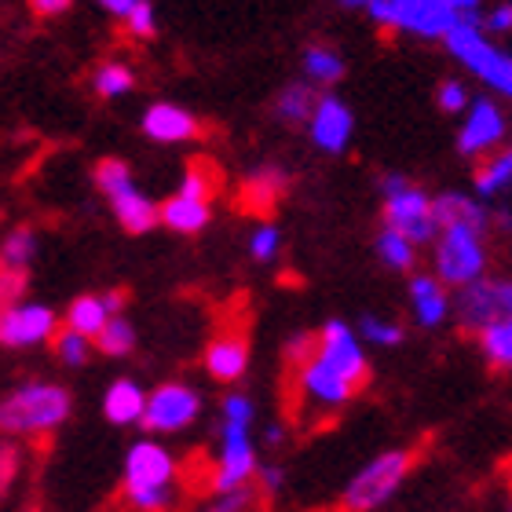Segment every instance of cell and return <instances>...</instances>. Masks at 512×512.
Masks as SVG:
<instances>
[{
    "label": "cell",
    "instance_id": "22",
    "mask_svg": "<svg viewBox=\"0 0 512 512\" xmlns=\"http://www.w3.org/2000/svg\"><path fill=\"white\" fill-rule=\"evenodd\" d=\"M436 224H439V231H443V227H454V224L487 231V224H491V213H487L480 202L465 198V194H439V198H436Z\"/></svg>",
    "mask_w": 512,
    "mask_h": 512
},
{
    "label": "cell",
    "instance_id": "35",
    "mask_svg": "<svg viewBox=\"0 0 512 512\" xmlns=\"http://www.w3.org/2000/svg\"><path fill=\"white\" fill-rule=\"evenodd\" d=\"M363 341L381 344V348H392V344H403V326L399 322H384L377 315L363 319Z\"/></svg>",
    "mask_w": 512,
    "mask_h": 512
},
{
    "label": "cell",
    "instance_id": "32",
    "mask_svg": "<svg viewBox=\"0 0 512 512\" xmlns=\"http://www.w3.org/2000/svg\"><path fill=\"white\" fill-rule=\"evenodd\" d=\"M33 253H37V235H33L30 227H15V231L4 238V249H0L4 267H15V271H26Z\"/></svg>",
    "mask_w": 512,
    "mask_h": 512
},
{
    "label": "cell",
    "instance_id": "19",
    "mask_svg": "<svg viewBox=\"0 0 512 512\" xmlns=\"http://www.w3.org/2000/svg\"><path fill=\"white\" fill-rule=\"evenodd\" d=\"M147 399L150 395L139 388L136 381H114L103 395V414H107L110 425H143V414H147Z\"/></svg>",
    "mask_w": 512,
    "mask_h": 512
},
{
    "label": "cell",
    "instance_id": "1",
    "mask_svg": "<svg viewBox=\"0 0 512 512\" xmlns=\"http://www.w3.org/2000/svg\"><path fill=\"white\" fill-rule=\"evenodd\" d=\"M70 417V392L52 381H26L0 403V428L8 436H48Z\"/></svg>",
    "mask_w": 512,
    "mask_h": 512
},
{
    "label": "cell",
    "instance_id": "10",
    "mask_svg": "<svg viewBox=\"0 0 512 512\" xmlns=\"http://www.w3.org/2000/svg\"><path fill=\"white\" fill-rule=\"evenodd\" d=\"M297 366V384H300V395L308 399L311 406H319V410H326V414H333V410H341L348 399H352L359 388H355L348 377H341L337 370H333L326 359L319 355V348L308 355V359H300Z\"/></svg>",
    "mask_w": 512,
    "mask_h": 512
},
{
    "label": "cell",
    "instance_id": "17",
    "mask_svg": "<svg viewBox=\"0 0 512 512\" xmlns=\"http://www.w3.org/2000/svg\"><path fill=\"white\" fill-rule=\"evenodd\" d=\"M143 132L154 143H183V139L198 136V121L191 110L176 107V103H154L143 114Z\"/></svg>",
    "mask_w": 512,
    "mask_h": 512
},
{
    "label": "cell",
    "instance_id": "2",
    "mask_svg": "<svg viewBox=\"0 0 512 512\" xmlns=\"http://www.w3.org/2000/svg\"><path fill=\"white\" fill-rule=\"evenodd\" d=\"M176 461L161 443L139 439L125 454V502L139 512H165L172 502Z\"/></svg>",
    "mask_w": 512,
    "mask_h": 512
},
{
    "label": "cell",
    "instance_id": "29",
    "mask_svg": "<svg viewBox=\"0 0 512 512\" xmlns=\"http://www.w3.org/2000/svg\"><path fill=\"white\" fill-rule=\"evenodd\" d=\"M132 85H136V74H132L125 63H103L96 70V77H92V88H96V96H103V99L125 96V92H132Z\"/></svg>",
    "mask_w": 512,
    "mask_h": 512
},
{
    "label": "cell",
    "instance_id": "15",
    "mask_svg": "<svg viewBox=\"0 0 512 512\" xmlns=\"http://www.w3.org/2000/svg\"><path fill=\"white\" fill-rule=\"evenodd\" d=\"M352 128L355 121L348 103H341L333 92L330 96H319V107L311 114V139H315V147L322 154H344L348 143H352Z\"/></svg>",
    "mask_w": 512,
    "mask_h": 512
},
{
    "label": "cell",
    "instance_id": "50",
    "mask_svg": "<svg viewBox=\"0 0 512 512\" xmlns=\"http://www.w3.org/2000/svg\"><path fill=\"white\" fill-rule=\"evenodd\" d=\"M505 512H512V505H509V509H505Z\"/></svg>",
    "mask_w": 512,
    "mask_h": 512
},
{
    "label": "cell",
    "instance_id": "25",
    "mask_svg": "<svg viewBox=\"0 0 512 512\" xmlns=\"http://www.w3.org/2000/svg\"><path fill=\"white\" fill-rule=\"evenodd\" d=\"M315 107H319V96H315L311 85H304V81L286 85L275 96V118H282L286 125H304V121H311Z\"/></svg>",
    "mask_w": 512,
    "mask_h": 512
},
{
    "label": "cell",
    "instance_id": "8",
    "mask_svg": "<svg viewBox=\"0 0 512 512\" xmlns=\"http://www.w3.org/2000/svg\"><path fill=\"white\" fill-rule=\"evenodd\" d=\"M249 425L253 421H231L224 417V428H220V461H216V476H213V491L227 494L238 491V487H249L256 469V450L253 439H249Z\"/></svg>",
    "mask_w": 512,
    "mask_h": 512
},
{
    "label": "cell",
    "instance_id": "37",
    "mask_svg": "<svg viewBox=\"0 0 512 512\" xmlns=\"http://www.w3.org/2000/svg\"><path fill=\"white\" fill-rule=\"evenodd\" d=\"M125 30L132 33V37H154L158 22H154V8H150V0H139L136 8L128 11Z\"/></svg>",
    "mask_w": 512,
    "mask_h": 512
},
{
    "label": "cell",
    "instance_id": "3",
    "mask_svg": "<svg viewBox=\"0 0 512 512\" xmlns=\"http://www.w3.org/2000/svg\"><path fill=\"white\" fill-rule=\"evenodd\" d=\"M384 227H392L399 235H406L414 246L436 238V198H428L417 183H410L406 176H384Z\"/></svg>",
    "mask_w": 512,
    "mask_h": 512
},
{
    "label": "cell",
    "instance_id": "30",
    "mask_svg": "<svg viewBox=\"0 0 512 512\" xmlns=\"http://www.w3.org/2000/svg\"><path fill=\"white\" fill-rule=\"evenodd\" d=\"M96 348L103 355H110V359H118V355H128L132 348H136V330L128 326V319H121V315H114V319L103 326V333L96 337Z\"/></svg>",
    "mask_w": 512,
    "mask_h": 512
},
{
    "label": "cell",
    "instance_id": "21",
    "mask_svg": "<svg viewBox=\"0 0 512 512\" xmlns=\"http://www.w3.org/2000/svg\"><path fill=\"white\" fill-rule=\"evenodd\" d=\"M410 300H414V315L421 326H439V322L447 319L450 311V300H447V289L439 282L436 275H417L410 282Z\"/></svg>",
    "mask_w": 512,
    "mask_h": 512
},
{
    "label": "cell",
    "instance_id": "33",
    "mask_svg": "<svg viewBox=\"0 0 512 512\" xmlns=\"http://www.w3.org/2000/svg\"><path fill=\"white\" fill-rule=\"evenodd\" d=\"M256 502H260V491L249 483V487H238V491L216 494L213 505L205 512H256Z\"/></svg>",
    "mask_w": 512,
    "mask_h": 512
},
{
    "label": "cell",
    "instance_id": "43",
    "mask_svg": "<svg viewBox=\"0 0 512 512\" xmlns=\"http://www.w3.org/2000/svg\"><path fill=\"white\" fill-rule=\"evenodd\" d=\"M256 476H260V491L264 494H275L278 487H282V469H275V465H271V469H260Z\"/></svg>",
    "mask_w": 512,
    "mask_h": 512
},
{
    "label": "cell",
    "instance_id": "5",
    "mask_svg": "<svg viewBox=\"0 0 512 512\" xmlns=\"http://www.w3.org/2000/svg\"><path fill=\"white\" fill-rule=\"evenodd\" d=\"M414 469V450H388L377 454L366 469L352 476V483L344 487V509L348 512H374L392 498L403 480Z\"/></svg>",
    "mask_w": 512,
    "mask_h": 512
},
{
    "label": "cell",
    "instance_id": "18",
    "mask_svg": "<svg viewBox=\"0 0 512 512\" xmlns=\"http://www.w3.org/2000/svg\"><path fill=\"white\" fill-rule=\"evenodd\" d=\"M249 366V344L246 337H238V333H224V337H213L209 348H205V370L209 377L216 381H238V377L246 374Z\"/></svg>",
    "mask_w": 512,
    "mask_h": 512
},
{
    "label": "cell",
    "instance_id": "45",
    "mask_svg": "<svg viewBox=\"0 0 512 512\" xmlns=\"http://www.w3.org/2000/svg\"><path fill=\"white\" fill-rule=\"evenodd\" d=\"M103 304L110 308V315H121L125 304H128V293L125 289H110V293H103Z\"/></svg>",
    "mask_w": 512,
    "mask_h": 512
},
{
    "label": "cell",
    "instance_id": "4",
    "mask_svg": "<svg viewBox=\"0 0 512 512\" xmlns=\"http://www.w3.org/2000/svg\"><path fill=\"white\" fill-rule=\"evenodd\" d=\"M447 48L469 74H476L480 81L512 99V59L505 52H498L480 30V19H461L454 30L447 33Z\"/></svg>",
    "mask_w": 512,
    "mask_h": 512
},
{
    "label": "cell",
    "instance_id": "46",
    "mask_svg": "<svg viewBox=\"0 0 512 512\" xmlns=\"http://www.w3.org/2000/svg\"><path fill=\"white\" fill-rule=\"evenodd\" d=\"M139 0H99V8H107L110 15H118V19H128V11L136 8Z\"/></svg>",
    "mask_w": 512,
    "mask_h": 512
},
{
    "label": "cell",
    "instance_id": "41",
    "mask_svg": "<svg viewBox=\"0 0 512 512\" xmlns=\"http://www.w3.org/2000/svg\"><path fill=\"white\" fill-rule=\"evenodd\" d=\"M483 26H487L491 33H512V0H505V4H498V8L487 11Z\"/></svg>",
    "mask_w": 512,
    "mask_h": 512
},
{
    "label": "cell",
    "instance_id": "31",
    "mask_svg": "<svg viewBox=\"0 0 512 512\" xmlns=\"http://www.w3.org/2000/svg\"><path fill=\"white\" fill-rule=\"evenodd\" d=\"M216 187H220V172H216V165H209V161H194L191 169H187V176H183L180 183V194H187V198H202V202H209L216 194Z\"/></svg>",
    "mask_w": 512,
    "mask_h": 512
},
{
    "label": "cell",
    "instance_id": "44",
    "mask_svg": "<svg viewBox=\"0 0 512 512\" xmlns=\"http://www.w3.org/2000/svg\"><path fill=\"white\" fill-rule=\"evenodd\" d=\"M0 461H4V487H8V483L15 480V472H19V450H15V447H4Z\"/></svg>",
    "mask_w": 512,
    "mask_h": 512
},
{
    "label": "cell",
    "instance_id": "26",
    "mask_svg": "<svg viewBox=\"0 0 512 512\" xmlns=\"http://www.w3.org/2000/svg\"><path fill=\"white\" fill-rule=\"evenodd\" d=\"M505 187H512V143L502 150H494L491 158H483L480 172H476V191H480V198H494Z\"/></svg>",
    "mask_w": 512,
    "mask_h": 512
},
{
    "label": "cell",
    "instance_id": "13",
    "mask_svg": "<svg viewBox=\"0 0 512 512\" xmlns=\"http://www.w3.org/2000/svg\"><path fill=\"white\" fill-rule=\"evenodd\" d=\"M319 355L326 363L337 370L341 377L355 384V388H363L366 377H370V363H366L363 348L355 341V333L344 326V322H326L319 330Z\"/></svg>",
    "mask_w": 512,
    "mask_h": 512
},
{
    "label": "cell",
    "instance_id": "40",
    "mask_svg": "<svg viewBox=\"0 0 512 512\" xmlns=\"http://www.w3.org/2000/svg\"><path fill=\"white\" fill-rule=\"evenodd\" d=\"M366 15H370V19H374L377 26H384V30H399V15H395V4H392V0H370Z\"/></svg>",
    "mask_w": 512,
    "mask_h": 512
},
{
    "label": "cell",
    "instance_id": "7",
    "mask_svg": "<svg viewBox=\"0 0 512 512\" xmlns=\"http://www.w3.org/2000/svg\"><path fill=\"white\" fill-rule=\"evenodd\" d=\"M483 264H487V253H483V231L465 224L443 227L436 242V278L443 286H472L483 278Z\"/></svg>",
    "mask_w": 512,
    "mask_h": 512
},
{
    "label": "cell",
    "instance_id": "38",
    "mask_svg": "<svg viewBox=\"0 0 512 512\" xmlns=\"http://www.w3.org/2000/svg\"><path fill=\"white\" fill-rule=\"evenodd\" d=\"M278 246H282V238H278V227H256L253 238H249V253H253V260H271V256L278 253Z\"/></svg>",
    "mask_w": 512,
    "mask_h": 512
},
{
    "label": "cell",
    "instance_id": "48",
    "mask_svg": "<svg viewBox=\"0 0 512 512\" xmlns=\"http://www.w3.org/2000/svg\"><path fill=\"white\" fill-rule=\"evenodd\" d=\"M267 443H282V428H267Z\"/></svg>",
    "mask_w": 512,
    "mask_h": 512
},
{
    "label": "cell",
    "instance_id": "14",
    "mask_svg": "<svg viewBox=\"0 0 512 512\" xmlns=\"http://www.w3.org/2000/svg\"><path fill=\"white\" fill-rule=\"evenodd\" d=\"M505 139V118L502 110L494 107L491 99H476L469 107V118L458 132V150L465 158H483L491 154L498 143Z\"/></svg>",
    "mask_w": 512,
    "mask_h": 512
},
{
    "label": "cell",
    "instance_id": "23",
    "mask_svg": "<svg viewBox=\"0 0 512 512\" xmlns=\"http://www.w3.org/2000/svg\"><path fill=\"white\" fill-rule=\"evenodd\" d=\"M110 319H114V315H110V308L103 304V297H88V293L70 300V308H66V330L85 333L88 341H96Z\"/></svg>",
    "mask_w": 512,
    "mask_h": 512
},
{
    "label": "cell",
    "instance_id": "16",
    "mask_svg": "<svg viewBox=\"0 0 512 512\" xmlns=\"http://www.w3.org/2000/svg\"><path fill=\"white\" fill-rule=\"evenodd\" d=\"M502 319V282H472L458 293V326L480 337L487 326Z\"/></svg>",
    "mask_w": 512,
    "mask_h": 512
},
{
    "label": "cell",
    "instance_id": "12",
    "mask_svg": "<svg viewBox=\"0 0 512 512\" xmlns=\"http://www.w3.org/2000/svg\"><path fill=\"white\" fill-rule=\"evenodd\" d=\"M399 15V30L425 37V41H447V33L461 22L450 0H392Z\"/></svg>",
    "mask_w": 512,
    "mask_h": 512
},
{
    "label": "cell",
    "instance_id": "24",
    "mask_svg": "<svg viewBox=\"0 0 512 512\" xmlns=\"http://www.w3.org/2000/svg\"><path fill=\"white\" fill-rule=\"evenodd\" d=\"M282 187H286V176H282L278 169H271V165L256 169L246 180V187H242V198H249L246 209H253V213H271L278 202V194H282Z\"/></svg>",
    "mask_w": 512,
    "mask_h": 512
},
{
    "label": "cell",
    "instance_id": "34",
    "mask_svg": "<svg viewBox=\"0 0 512 512\" xmlns=\"http://www.w3.org/2000/svg\"><path fill=\"white\" fill-rule=\"evenodd\" d=\"M55 352L63 359L66 366H81L92 352V341H88L85 333H74V330H63L55 337Z\"/></svg>",
    "mask_w": 512,
    "mask_h": 512
},
{
    "label": "cell",
    "instance_id": "6",
    "mask_svg": "<svg viewBox=\"0 0 512 512\" xmlns=\"http://www.w3.org/2000/svg\"><path fill=\"white\" fill-rule=\"evenodd\" d=\"M96 187L110 198L114 205V216L118 224L125 227L128 235H143L161 220V205H154L147 194L132 183V172H128L125 161L118 158H103L96 165Z\"/></svg>",
    "mask_w": 512,
    "mask_h": 512
},
{
    "label": "cell",
    "instance_id": "39",
    "mask_svg": "<svg viewBox=\"0 0 512 512\" xmlns=\"http://www.w3.org/2000/svg\"><path fill=\"white\" fill-rule=\"evenodd\" d=\"M22 289H26V271L4 267V271H0V300H4V308H11V304H19Z\"/></svg>",
    "mask_w": 512,
    "mask_h": 512
},
{
    "label": "cell",
    "instance_id": "42",
    "mask_svg": "<svg viewBox=\"0 0 512 512\" xmlns=\"http://www.w3.org/2000/svg\"><path fill=\"white\" fill-rule=\"evenodd\" d=\"M74 0H30L33 15H41V19H55V15H63Z\"/></svg>",
    "mask_w": 512,
    "mask_h": 512
},
{
    "label": "cell",
    "instance_id": "20",
    "mask_svg": "<svg viewBox=\"0 0 512 512\" xmlns=\"http://www.w3.org/2000/svg\"><path fill=\"white\" fill-rule=\"evenodd\" d=\"M209 216H213L209 202L187 198V194H180V191L161 205V224L169 227V231H176V235H198V231L209 224Z\"/></svg>",
    "mask_w": 512,
    "mask_h": 512
},
{
    "label": "cell",
    "instance_id": "27",
    "mask_svg": "<svg viewBox=\"0 0 512 512\" xmlns=\"http://www.w3.org/2000/svg\"><path fill=\"white\" fill-rule=\"evenodd\" d=\"M304 74H308L311 81H319V85L341 81L344 77L341 55L333 52V48H326V44H311V48H304Z\"/></svg>",
    "mask_w": 512,
    "mask_h": 512
},
{
    "label": "cell",
    "instance_id": "51",
    "mask_svg": "<svg viewBox=\"0 0 512 512\" xmlns=\"http://www.w3.org/2000/svg\"><path fill=\"white\" fill-rule=\"evenodd\" d=\"M26 512H37V509H26Z\"/></svg>",
    "mask_w": 512,
    "mask_h": 512
},
{
    "label": "cell",
    "instance_id": "28",
    "mask_svg": "<svg viewBox=\"0 0 512 512\" xmlns=\"http://www.w3.org/2000/svg\"><path fill=\"white\" fill-rule=\"evenodd\" d=\"M377 253H381V260L392 267V271H414V264H417V246L406 235L392 231V227H384L381 231V238H377Z\"/></svg>",
    "mask_w": 512,
    "mask_h": 512
},
{
    "label": "cell",
    "instance_id": "49",
    "mask_svg": "<svg viewBox=\"0 0 512 512\" xmlns=\"http://www.w3.org/2000/svg\"><path fill=\"white\" fill-rule=\"evenodd\" d=\"M344 8H370V0H341Z\"/></svg>",
    "mask_w": 512,
    "mask_h": 512
},
{
    "label": "cell",
    "instance_id": "11",
    "mask_svg": "<svg viewBox=\"0 0 512 512\" xmlns=\"http://www.w3.org/2000/svg\"><path fill=\"white\" fill-rule=\"evenodd\" d=\"M59 337L55 333V311L44 304H11L0 315V341L4 348H33Z\"/></svg>",
    "mask_w": 512,
    "mask_h": 512
},
{
    "label": "cell",
    "instance_id": "9",
    "mask_svg": "<svg viewBox=\"0 0 512 512\" xmlns=\"http://www.w3.org/2000/svg\"><path fill=\"white\" fill-rule=\"evenodd\" d=\"M198 414H202V395L194 392L191 384L169 381L150 392L147 414H143V428L165 436V432H180V428H187Z\"/></svg>",
    "mask_w": 512,
    "mask_h": 512
},
{
    "label": "cell",
    "instance_id": "47",
    "mask_svg": "<svg viewBox=\"0 0 512 512\" xmlns=\"http://www.w3.org/2000/svg\"><path fill=\"white\" fill-rule=\"evenodd\" d=\"M450 4H454L461 19H476V8H480V0H450Z\"/></svg>",
    "mask_w": 512,
    "mask_h": 512
},
{
    "label": "cell",
    "instance_id": "36",
    "mask_svg": "<svg viewBox=\"0 0 512 512\" xmlns=\"http://www.w3.org/2000/svg\"><path fill=\"white\" fill-rule=\"evenodd\" d=\"M436 99H439V110H443V114H461V110L472 107L469 88L461 85V81H443L439 92H436Z\"/></svg>",
    "mask_w": 512,
    "mask_h": 512
}]
</instances>
